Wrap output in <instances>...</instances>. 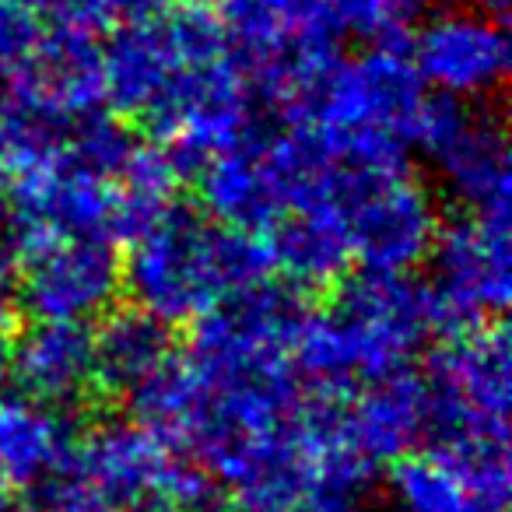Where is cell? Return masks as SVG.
Returning <instances> with one entry per match:
<instances>
[{
    "instance_id": "ffe728a7",
    "label": "cell",
    "mask_w": 512,
    "mask_h": 512,
    "mask_svg": "<svg viewBox=\"0 0 512 512\" xmlns=\"http://www.w3.org/2000/svg\"><path fill=\"white\" fill-rule=\"evenodd\" d=\"M172 327L158 323L155 316L130 309H109L102 327L92 334V379L95 390L106 397H123L148 383L172 355Z\"/></svg>"
},
{
    "instance_id": "2e32d148",
    "label": "cell",
    "mask_w": 512,
    "mask_h": 512,
    "mask_svg": "<svg viewBox=\"0 0 512 512\" xmlns=\"http://www.w3.org/2000/svg\"><path fill=\"white\" fill-rule=\"evenodd\" d=\"M267 253L271 267H278L295 288H327L348 274L351 256L348 225L337 197H320L285 211L271 228Z\"/></svg>"
},
{
    "instance_id": "cb8c5ba5",
    "label": "cell",
    "mask_w": 512,
    "mask_h": 512,
    "mask_svg": "<svg viewBox=\"0 0 512 512\" xmlns=\"http://www.w3.org/2000/svg\"><path fill=\"white\" fill-rule=\"evenodd\" d=\"M372 477L376 474L351 453H344L334 439V446L316 463L302 495L295 498L292 512H365Z\"/></svg>"
},
{
    "instance_id": "5bb4252c",
    "label": "cell",
    "mask_w": 512,
    "mask_h": 512,
    "mask_svg": "<svg viewBox=\"0 0 512 512\" xmlns=\"http://www.w3.org/2000/svg\"><path fill=\"white\" fill-rule=\"evenodd\" d=\"M428 432L425 383L411 369L358 386L334 411V439L376 474L407 456Z\"/></svg>"
},
{
    "instance_id": "ba28073f",
    "label": "cell",
    "mask_w": 512,
    "mask_h": 512,
    "mask_svg": "<svg viewBox=\"0 0 512 512\" xmlns=\"http://www.w3.org/2000/svg\"><path fill=\"white\" fill-rule=\"evenodd\" d=\"M414 148L435 165L446 193L470 218L509 221V137L491 109L425 95L414 120Z\"/></svg>"
},
{
    "instance_id": "4316f807",
    "label": "cell",
    "mask_w": 512,
    "mask_h": 512,
    "mask_svg": "<svg viewBox=\"0 0 512 512\" xmlns=\"http://www.w3.org/2000/svg\"><path fill=\"white\" fill-rule=\"evenodd\" d=\"M36 512H120L116 505H109L102 495H95L88 484H81L78 477L67 470L57 481L39 488V509Z\"/></svg>"
},
{
    "instance_id": "603a6c76",
    "label": "cell",
    "mask_w": 512,
    "mask_h": 512,
    "mask_svg": "<svg viewBox=\"0 0 512 512\" xmlns=\"http://www.w3.org/2000/svg\"><path fill=\"white\" fill-rule=\"evenodd\" d=\"M113 183V242H134L176 204L179 172L172 169L162 144H134Z\"/></svg>"
},
{
    "instance_id": "f1b7e54d",
    "label": "cell",
    "mask_w": 512,
    "mask_h": 512,
    "mask_svg": "<svg viewBox=\"0 0 512 512\" xmlns=\"http://www.w3.org/2000/svg\"><path fill=\"white\" fill-rule=\"evenodd\" d=\"M15 309H18V274L15 264L8 260V253H0V334L11 323Z\"/></svg>"
},
{
    "instance_id": "30bf717a",
    "label": "cell",
    "mask_w": 512,
    "mask_h": 512,
    "mask_svg": "<svg viewBox=\"0 0 512 512\" xmlns=\"http://www.w3.org/2000/svg\"><path fill=\"white\" fill-rule=\"evenodd\" d=\"M509 221L463 218L439 228L428 253V306L446 337L477 330L509 306Z\"/></svg>"
},
{
    "instance_id": "7a4b0ae2",
    "label": "cell",
    "mask_w": 512,
    "mask_h": 512,
    "mask_svg": "<svg viewBox=\"0 0 512 512\" xmlns=\"http://www.w3.org/2000/svg\"><path fill=\"white\" fill-rule=\"evenodd\" d=\"M421 102L425 85L411 57L400 43H383L362 57L330 60L281 120L313 130L344 169L404 172Z\"/></svg>"
},
{
    "instance_id": "d6a6232c",
    "label": "cell",
    "mask_w": 512,
    "mask_h": 512,
    "mask_svg": "<svg viewBox=\"0 0 512 512\" xmlns=\"http://www.w3.org/2000/svg\"><path fill=\"white\" fill-rule=\"evenodd\" d=\"M8 218H11V190H8V179H4V169H0V235L8 232Z\"/></svg>"
},
{
    "instance_id": "5b68a950",
    "label": "cell",
    "mask_w": 512,
    "mask_h": 512,
    "mask_svg": "<svg viewBox=\"0 0 512 512\" xmlns=\"http://www.w3.org/2000/svg\"><path fill=\"white\" fill-rule=\"evenodd\" d=\"M218 18L232 64L278 116L344 43L330 0H221Z\"/></svg>"
},
{
    "instance_id": "e575fe53",
    "label": "cell",
    "mask_w": 512,
    "mask_h": 512,
    "mask_svg": "<svg viewBox=\"0 0 512 512\" xmlns=\"http://www.w3.org/2000/svg\"><path fill=\"white\" fill-rule=\"evenodd\" d=\"M484 4H488V8H491V11H502V8H505V4H509V0H484Z\"/></svg>"
},
{
    "instance_id": "836d02e7",
    "label": "cell",
    "mask_w": 512,
    "mask_h": 512,
    "mask_svg": "<svg viewBox=\"0 0 512 512\" xmlns=\"http://www.w3.org/2000/svg\"><path fill=\"white\" fill-rule=\"evenodd\" d=\"M8 505H11V484L0 477V512L8 509Z\"/></svg>"
},
{
    "instance_id": "484cf974",
    "label": "cell",
    "mask_w": 512,
    "mask_h": 512,
    "mask_svg": "<svg viewBox=\"0 0 512 512\" xmlns=\"http://www.w3.org/2000/svg\"><path fill=\"white\" fill-rule=\"evenodd\" d=\"M39 36L43 32L29 0H0V85L29 64Z\"/></svg>"
},
{
    "instance_id": "8fae6325",
    "label": "cell",
    "mask_w": 512,
    "mask_h": 512,
    "mask_svg": "<svg viewBox=\"0 0 512 512\" xmlns=\"http://www.w3.org/2000/svg\"><path fill=\"white\" fill-rule=\"evenodd\" d=\"M22 256L18 306L36 320H99L123 292V260L109 239H50Z\"/></svg>"
},
{
    "instance_id": "277c9868",
    "label": "cell",
    "mask_w": 512,
    "mask_h": 512,
    "mask_svg": "<svg viewBox=\"0 0 512 512\" xmlns=\"http://www.w3.org/2000/svg\"><path fill=\"white\" fill-rule=\"evenodd\" d=\"M228 60L218 8L179 0L169 11L120 25L102 46V99L116 116L165 137L204 81Z\"/></svg>"
},
{
    "instance_id": "6da1fadb",
    "label": "cell",
    "mask_w": 512,
    "mask_h": 512,
    "mask_svg": "<svg viewBox=\"0 0 512 512\" xmlns=\"http://www.w3.org/2000/svg\"><path fill=\"white\" fill-rule=\"evenodd\" d=\"M435 330L425 285L407 274L341 278L334 306L309 313L292 344V369L309 397L348 400L358 386L407 369Z\"/></svg>"
},
{
    "instance_id": "d4e9b609",
    "label": "cell",
    "mask_w": 512,
    "mask_h": 512,
    "mask_svg": "<svg viewBox=\"0 0 512 512\" xmlns=\"http://www.w3.org/2000/svg\"><path fill=\"white\" fill-rule=\"evenodd\" d=\"M330 11L341 39H362L372 46L400 43L393 0H330Z\"/></svg>"
},
{
    "instance_id": "83f0119b",
    "label": "cell",
    "mask_w": 512,
    "mask_h": 512,
    "mask_svg": "<svg viewBox=\"0 0 512 512\" xmlns=\"http://www.w3.org/2000/svg\"><path fill=\"white\" fill-rule=\"evenodd\" d=\"M32 11H43L57 29L99 32L109 22L106 0H29Z\"/></svg>"
},
{
    "instance_id": "f546056e",
    "label": "cell",
    "mask_w": 512,
    "mask_h": 512,
    "mask_svg": "<svg viewBox=\"0 0 512 512\" xmlns=\"http://www.w3.org/2000/svg\"><path fill=\"white\" fill-rule=\"evenodd\" d=\"M172 4H179V0H106L109 15H120L127 18V22H134V18H151V15H162V11H169Z\"/></svg>"
},
{
    "instance_id": "4dcf8cb0",
    "label": "cell",
    "mask_w": 512,
    "mask_h": 512,
    "mask_svg": "<svg viewBox=\"0 0 512 512\" xmlns=\"http://www.w3.org/2000/svg\"><path fill=\"white\" fill-rule=\"evenodd\" d=\"M456 0H393V8L397 11H442V8H453Z\"/></svg>"
},
{
    "instance_id": "8992f818",
    "label": "cell",
    "mask_w": 512,
    "mask_h": 512,
    "mask_svg": "<svg viewBox=\"0 0 512 512\" xmlns=\"http://www.w3.org/2000/svg\"><path fill=\"white\" fill-rule=\"evenodd\" d=\"M71 474L120 512L162 502L172 512H214L218 484L141 421H102L78 439Z\"/></svg>"
},
{
    "instance_id": "9a60e30c",
    "label": "cell",
    "mask_w": 512,
    "mask_h": 512,
    "mask_svg": "<svg viewBox=\"0 0 512 512\" xmlns=\"http://www.w3.org/2000/svg\"><path fill=\"white\" fill-rule=\"evenodd\" d=\"M11 383L22 397L71 411L95 390L88 323L36 320L8 348Z\"/></svg>"
},
{
    "instance_id": "7402d4cb",
    "label": "cell",
    "mask_w": 512,
    "mask_h": 512,
    "mask_svg": "<svg viewBox=\"0 0 512 512\" xmlns=\"http://www.w3.org/2000/svg\"><path fill=\"white\" fill-rule=\"evenodd\" d=\"M386 505L390 512H491L481 491L435 449L386 467Z\"/></svg>"
},
{
    "instance_id": "7c38bea8",
    "label": "cell",
    "mask_w": 512,
    "mask_h": 512,
    "mask_svg": "<svg viewBox=\"0 0 512 512\" xmlns=\"http://www.w3.org/2000/svg\"><path fill=\"white\" fill-rule=\"evenodd\" d=\"M421 85L460 102L498 92L509 74V39L488 11L442 8L411 39Z\"/></svg>"
},
{
    "instance_id": "e0dca14e",
    "label": "cell",
    "mask_w": 512,
    "mask_h": 512,
    "mask_svg": "<svg viewBox=\"0 0 512 512\" xmlns=\"http://www.w3.org/2000/svg\"><path fill=\"white\" fill-rule=\"evenodd\" d=\"M78 428L60 407L29 397L0 400V477L11 488H43L71 470Z\"/></svg>"
},
{
    "instance_id": "52a82bcc",
    "label": "cell",
    "mask_w": 512,
    "mask_h": 512,
    "mask_svg": "<svg viewBox=\"0 0 512 512\" xmlns=\"http://www.w3.org/2000/svg\"><path fill=\"white\" fill-rule=\"evenodd\" d=\"M509 337L502 327H477L449 337L425 362V407L432 446L505 442L509 432Z\"/></svg>"
},
{
    "instance_id": "1f68e13d",
    "label": "cell",
    "mask_w": 512,
    "mask_h": 512,
    "mask_svg": "<svg viewBox=\"0 0 512 512\" xmlns=\"http://www.w3.org/2000/svg\"><path fill=\"white\" fill-rule=\"evenodd\" d=\"M8 386H11V358H8V341L0 337V400L8 397Z\"/></svg>"
},
{
    "instance_id": "ac0fdd59",
    "label": "cell",
    "mask_w": 512,
    "mask_h": 512,
    "mask_svg": "<svg viewBox=\"0 0 512 512\" xmlns=\"http://www.w3.org/2000/svg\"><path fill=\"white\" fill-rule=\"evenodd\" d=\"M81 116L85 113L67 109L18 71L0 85V169L32 172L64 165Z\"/></svg>"
},
{
    "instance_id": "3957f363",
    "label": "cell",
    "mask_w": 512,
    "mask_h": 512,
    "mask_svg": "<svg viewBox=\"0 0 512 512\" xmlns=\"http://www.w3.org/2000/svg\"><path fill=\"white\" fill-rule=\"evenodd\" d=\"M271 253L260 232L221 225L193 207L172 204L130 242L123 292L165 327L193 323L235 288L267 278Z\"/></svg>"
},
{
    "instance_id": "44dd1931",
    "label": "cell",
    "mask_w": 512,
    "mask_h": 512,
    "mask_svg": "<svg viewBox=\"0 0 512 512\" xmlns=\"http://www.w3.org/2000/svg\"><path fill=\"white\" fill-rule=\"evenodd\" d=\"M22 71L74 113L106 106L102 99V46L95 43V32L53 25L50 36H39L36 53Z\"/></svg>"
},
{
    "instance_id": "4fadbf2b",
    "label": "cell",
    "mask_w": 512,
    "mask_h": 512,
    "mask_svg": "<svg viewBox=\"0 0 512 512\" xmlns=\"http://www.w3.org/2000/svg\"><path fill=\"white\" fill-rule=\"evenodd\" d=\"M11 232L18 249L50 239L113 242V183L74 165L22 172L11 190Z\"/></svg>"
},
{
    "instance_id": "d6986e66",
    "label": "cell",
    "mask_w": 512,
    "mask_h": 512,
    "mask_svg": "<svg viewBox=\"0 0 512 512\" xmlns=\"http://www.w3.org/2000/svg\"><path fill=\"white\" fill-rule=\"evenodd\" d=\"M264 137L267 134L253 137L249 144L204 165L197 183L207 218L246 232H267L288 211L278 172L264 151Z\"/></svg>"
},
{
    "instance_id": "9c48e42d",
    "label": "cell",
    "mask_w": 512,
    "mask_h": 512,
    "mask_svg": "<svg viewBox=\"0 0 512 512\" xmlns=\"http://www.w3.org/2000/svg\"><path fill=\"white\" fill-rule=\"evenodd\" d=\"M334 197L344 211L351 256L365 271L407 274L425 264L439 235V207L404 172L341 169Z\"/></svg>"
}]
</instances>
